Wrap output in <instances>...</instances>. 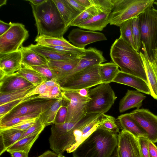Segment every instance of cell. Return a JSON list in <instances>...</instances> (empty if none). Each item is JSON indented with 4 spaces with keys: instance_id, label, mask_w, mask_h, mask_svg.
I'll use <instances>...</instances> for the list:
<instances>
[{
    "instance_id": "1",
    "label": "cell",
    "mask_w": 157,
    "mask_h": 157,
    "mask_svg": "<svg viewBox=\"0 0 157 157\" xmlns=\"http://www.w3.org/2000/svg\"><path fill=\"white\" fill-rule=\"evenodd\" d=\"M102 113H87L71 131L50 145V149L58 155L65 151L72 153L78 146L98 128Z\"/></svg>"
},
{
    "instance_id": "2",
    "label": "cell",
    "mask_w": 157,
    "mask_h": 157,
    "mask_svg": "<svg viewBox=\"0 0 157 157\" xmlns=\"http://www.w3.org/2000/svg\"><path fill=\"white\" fill-rule=\"evenodd\" d=\"M30 4L37 29V36L63 37L68 27L66 26L53 0H46L37 6Z\"/></svg>"
},
{
    "instance_id": "3",
    "label": "cell",
    "mask_w": 157,
    "mask_h": 157,
    "mask_svg": "<svg viewBox=\"0 0 157 157\" xmlns=\"http://www.w3.org/2000/svg\"><path fill=\"white\" fill-rule=\"evenodd\" d=\"M98 128L72 153L73 157H111L116 151L117 135Z\"/></svg>"
},
{
    "instance_id": "4",
    "label": "cell",
    "mask_w": 157,
    "mask_h": 157,
    "mask_svg": "<svg viewBox=\"0 0 157 157\" xmlns=\"http://www.w3.org/2000/svg\"><path fill=\"white\" fill-rule=\"evenodd\" d=\"M110 56L121 71L140 78L148 83L140 53L122 39L119 37L114 41L110 49Z\"/></svg>"
},
{
    "instance_id": "5",
    "label": "cell",
    "mask_w": 157,
    "mask_h": 157,
    "mask_svg": "<svg viewBox=\"0 0 157 157\" xmlns=\"http://www.w3.org/2000/svg\"><path fill=\"white\" fill-rule=\"evenodd\" d=\"M154 0H114L113 9L110 14L109 24L120 26L125 21L139 16L153 7Z\"/></svg>"
},
{
    "instance_id": "6",
    "label": "cell",
    "mask_w": 157,
    "mask_h": 157,
    "mask_svg": "<svg viewBox=\"0 0 157 157\" xmlns=\"http://www.w3.org/2000/svg\"><path fill=\"white\" fill-rule=\"evenodd\" d=\"M88 97L91 99L86 105L87 113L105 114L111 109L116 98L109 83H102L89 89Z\"/></svg>"
},
{
    "instance_id": "7",
    "label": "cell",
    "mask_w": 157,
    "mask_h": 157,
    "mask_svg": "<svg viewBox=\"0 0 157 157\" xmlns=\"http://www.w3.org/2000/svg\"><path fill=\"white\" fill-rule=\"evenodd\" d=\"M150 7L139 16L141 43L148 56H153L157 46V11Z\"/></svg>"
},
{
    "instance_id": "8",
    "label": "cell",
    "mask_w": 157,
    "mask_h": 157,
    "mask_svg": "<svg viewBox=\"0 0 157 157\" xmlns=\"http://www.w3.org/2000/svg\"><path fill=\"white\" fill-rule=\"evenodd\" d=\"M99 65L87 67L76 73L61 86L62 90H78L102 83L99 73Z\"/></svg>"
},
{
    "instance_id": "9",
    "label": "cell",
    "mask_w": 157,
    "mask_h": 157,
    "mask_svg": "<svg viewBox=\"0 0 157 157\" xmlns=\"http://www.w3.org/2000/svg\"><path fill=\"white\" fill-rule=\"evenodd\" d=\"M37 95L31 96L27 100L20 104L2 118L0 124L9 121L14 118L34 112L41 114L46 111L57 99L36 98Z\"/></svg>"
},
{
    "instance_id": "10",
    "label": "cell",
    "mask_w": 157,
    "mask_h": 157,
    "mask_svg": "<svg viewBox=\"0 0 157 157\" xmlns=\"http://www.w3.org/2000/svg\"><path fill=\"white\" fill-rule=\"evenodd\" d=\"M64 104L67 108L66 122L80 121L86 115V105L91 99L80 95L77 90H62Z\"/></svg>"
},
{
    "instance_id": "11",
    "label": "cell",
    "mask_w": 157,
    "mask_h": 157,
    "mask_svg": "<svg viewBox=\"0 0 157 157\" xmlns=\"http://www.w3.org/2000/svg\"><path fill=\"white\" fill-rule=\"evenodd\" d=\"M29 31L20 23H13L10 28L0 36V54L18 50L29 36Z\"/></svg>"
},
{
    "instance_id": "12",
    "label": "cell",
    "mask_w": 157,
    "mask_h": 157,
    "mask_svg": "<svg viewBox=\"0 0 157 157\" xmlns=\"http://www.w3.org/2000/svg\"><path fill=\"white\" fill-rule=\"evenodd\" d=\"M116 152L117 157H143L138 138L124 130L117 135Z\"/></svg>"
},
{
    "instance_id": "13",
    "label": "cell",
    "mask_w": 157,
    "mask_h": 157,
    "mask_svg": "<svg viewBox=\"0 0 157 157\" xmlns=\"http://www.w3.org/2000/svg\"><path fill=\"white\" fill-rule=\"evenodd\" d=\"M128 114L145 131L149 140L157 142V116L145 109H136Z\"/></svg>"
},
{
    "instance_id": "14",
    "label": "cell",
    "mask_w": 157,
    "mask_h": 157,
    "mask_svg": "<svg viewBox=\"0 0 157 157\" xmlns=\"http://www.w3.org/2000/svg\"><path fill=\"white\" fill-rule=\"evenodd\" d=\"M78 57L79 59V60L77 64L69 73L62 85L68 79L78 72L87 67L100 64L106 61L103 56L102 52L94 48L89 47L86 49H85L84 51Z\"/></svg>"
},
{
    "instance_id": "15",
    "label": "cell",
    "mask_w": 157,
    "mask_h": 157,
    "mask_svg": "<svg viewBox=\"0 0 157 157\" xmlns=\"http://www.w3.org/2000/svg\"><path fill=\"white\" fill-rule=\"evenodd\" d=\"M67 38L75 47L85 48L87 45L95 42L107 40L105 35L101 33L74 29L70 32Z\"/></svg>"
},
{
    "instance_id": "16",
    "label": "cell",
    "mask_w": 157,
    "mask_h": 157,
    "mask_svg": "<svg viewBox=\"0 0 157 157\" xmlns=\"http://www.w3.org/2000/svg\"><path fill=\"white\" fill-rule=\"evenodd\" d=\"M78 56L75 59L69 60L48 61V65L52 71L53 78L56 80L60 86L77 64L79 60Z\"/></svg>"
},
{
    "instance_id": "17",
    "label": "cell",
    "mask_w": 157,
    "mask_h": 157,
    "mask_svg": "<svg viewBox=\"0 0 157 157\" xmlns=\"http://www.w3.org/2000/svg\"><path fill=\"white\" fill-rule=\"evenodd\" d=\"M22 54L20 49L6 53L0 54V70L6 75L14 74L21 68Z\"/></svg>"
},
{
    "instance_id": "18",
    "label": "cell",
    "mask_w": 157,
    "mask_h": 157,
    "mask_svg": "<svg viewBox=\"0 0 157 157\" xmlns=\"http://www.w3.org/2000/svg\"><path fill=\"white\" fill-rule=\"evenodd\" d=\"M112 82L129 86L137 91L148 95H151L148 83L135 76L119 71Z\"/></svg>"
},
{
    "instance_id": "19",
    "label": "cell",
    "mask_w": 157,
    "mask_h": 157,
    "mask_svg": "<svg viewBox=\"0 0 157 157\" xmlns=\"http://www.w3.org/2000/svg\"><path fill=\"white\" fill-rule=\"evenodd\" d=\"M32 50L50 60H69L76 58L78 56L68 55L60 52L54 48L40 45L31 44L28 46Z\"/></svg>"
},
{
    "instance_id": "20",
    "label": "cell",
    "mask_w": 157,
    "mask_h": 157,
    "mask_svg": "<svg viewBox=\"0 0 157 157\" xmlns=\"http://www.w3.org/2000/svg\"><path fill=\"white\" fill-rule=\"evenodd\" d=\"M32 85L20 77L13 75H6L0 80V93H9Z\"/></svg>"
},
{
    "instance_id": "21",
    "label": "cell",
    "mask_w": 157,
    "mask_h": 157,
    "mask_svg": "<svg viewBox=\"0 0 157 157\" xmlns=\"http://www.w3.org/2000/svg\"><path fill=\"white\" fill-rule=\"evenodd\" d=\"M146 96L138 91L128 90L119 104L120 113H123L131 109H139L142 105L143 101Z\"/></svg>"
},
{
    "instance_id": "22",
    "label": "cell",
    "mask_w": 157,
    "mask_h": 157,
    "mask_svg": "<svg viewBox=\"0 0 157 157\" xmlns=\"http://www.w3.org/2000/svg\"><path fill=\"white\" fill-rule=\"evenodd\" d=\"M142 44L144 53L140 52V54L143 63L151 95L157 100V79L151 62L150 57L148 55L144 44Z\"/></svg>"
},
{
    "instance_id": "23",
    "label": "cell",
    "mask_w": 157,
    "mask_h": 157,
    "mask_svg": "<svg viewBox=\"0 0 157 157\" xmlns=\"http://www.w3.org/2000/svg\"><path fill=\"white\" fill-rule=\"evenodd\" d=\"M110 14L99 13L82 22L77 26L93 31H101L109 24Z\"/></svg>"
},
{
    "instance_id": "24",
    "label": "cell",
    "mask_w": 157,
    "mask_h": 157,
    "mask_svg": "<svg viewBox=\"0 0 157 157\" xmlns=\"http://www.w3.org/2000/svg\"><path fill=\"white\" fill-rule=\"evenodd\" d=\"M117 121L122 130L128 131L137 138L140 137L147 138V134L145 131L129 116L128 113L119 116Z\"/></svg>"
},
{
    "instance_id": "25",
    "label": "cell",
    "mask_w": 157,
    "mask_h": 157,
    "mask_svg": "<svg viewBox=\"0 0 157 157\" xmlns=\"http://www.w3.org/2000/svg\"><path fill=\"white\" fill-rule=\"evenodd\" d=\"M25 132L12 128L0 129V155L19 140Z\"/></svg>"
},
{
    "instance_id": "26",
    "label": "cell",
    "mask_w": 157,
    "mask_h": 157,
    "mask_svg": "<svg viewBox=\"0 0 157 157\" xmlns=\"http://www.w3.org/2000/svg\"><path fill=\"white\" fill-rule=\"evenodd\" d=\"M13 75L24 78L35 86L48 80L29 66L23 64H21L20 69Z\"/></svg>"
},
{
    "instance_id": "27",
    "label": "cell",
    "mask_w": 157,
    "mask_h": 157,
    "mask_svg": "<svg viewBox=\"0 0 157 157\" xmlns=\"http://www.w3.org/2000/svg\"><path fill=\"white\" fill-rule=\"evenodd\" d=\"M66 26L69 27L72 21L80 13L75 9L66 0H53Z\"/></svg>"
},
{
    "instance_id": "28",
    "label": "cell",
    "mask_w": 157,
    "mask_h": 157,
    "mask_svg": "<svg viewBox=\"0 0 157 157\" xmlns=\"http://www.w3.org/2000/svg\"><path fill=\"white\" fill-rule=\"evenodd\" d=\"M22 54V63L29 66L48 64V61L44 57L31 50L28 46H22L20 49Z\"/></svg>"
},
{
    "instance_id": "29",
    "label": "cell",
    "mask_w": 157,
    "mask_h": 157,
    "mask_svg": "<svg viewBox=\"0 0 157 157\" xmlns=\"http://www.w3.org/2000/svg\"><path fill=\"white\" fill-rule=\"evenodd\" d=\"M120 71L118 66L113 62L99 65V73L102 83L112 82Z\"/></svg>"
},
{
    "instance_id": "30",
    "label": "cell",
    "mask_w": 157,
    "mask_h": 157,
    "mask_svg": "<svg viewBox=\"0 0 157 157\" xmlns=\"http://www.w3.org/2000/svg\"><path fill=\"white\" fill-rule=\"evenodd\" d=\"M42 131H41L34 133L19 140L8 148L6 151H21L29 153Z\"/></svg>"
},
{
    "instance_id": "31",
    "label": "cell",
    "mask_w": 157,
    "mask_h": 157,
    "mask_svg": "<svg viewBox=\"0 0 157 157\" xmlns=\"http://www.w3.org/2000/svg\"><path fill=\"white\" fill-rule=\"evenodd\" d=\"M63 105V98L57 99L48 109L40 115L39 118L45 126L53 123L59 109Z\"/></svg>"
},
{
    "instance_id": "32",
    "label": "cell",
    "mask_w": 157,
    "mask_h": 157,
    "mask_svg": "<svg viewBox=\"0 0 157 157\" xmlns=\"http://www.w3.org/2000/svg\"><path fill=\"white\" fill-rule=\"evenodd\" d=\"M35 87L32 85L9 93H0V105L25 98L26 95Z\"/></svg>"
},
{
    "instance_id": "33",
    "label": "cell",
    "mask_w": 157,
    "mask_h": 157,
    "mask_svg": "<svg viewBox=\"0 0 157 157\" xmlns=\"http://www.w3.org/2000/svg\"><path fill=\"white\" fill-rule=\"evenodd\" d=\"M35 41L36 44L43 46L51 45L70 48L75 47L63 37H56L43 35L36 36Z\"/></svg>"
},
{
    "instance_id": "34",
    "label": "cell",
    "mask_w": 157,
    "mask_h": 157,
    "mask_svg": "<svg viewBox=\"0 0 157 157\" xmlns=\"http://www.w3.org/2000/svg\"><path fill=\"white\" fill-rule=\"evenodd\" d=\"M120 127L116 119L113 117L103 114L98 128L118 134Z\"/></svg>"
},
{
    "instance_id": "35",
    "label": "cell",
    "mask_w": 157,
    "mask_h": 157,
    "mask_svg": "<svg viewBox=\"0 0 157 157\" xmlns=\"http://www.w3.org/2000/svg\"><path fill=\"white\" fill-rule=\"evenodd\" d=\"M132 20L131 19L125 21L120 26V37L138 52L133 40L132 30Z\"/></svg>"
},
{
    "instance_id": "36",
    "label": "cell",
    "mask_w": 157,
    "mask_h": 157,
    "mask_svg": "<svg viewBox=\"0 0 157 157\" xmlns=\"http://www.w3.org/2000/svg\"><path fill=\"white\" fill-rule=\"evenodd\" d=\"M100 13H101L96 7L92 6L80 13L71 23L69 27L77 26L82 22Z\"/></svg>"
},
{
    "instance_id": "37",
    "label": "cell",
    "mask_w": 157,
    "mask_h": 157,
    "mask_svg": "<svg viewBox=\"0 0 157 157\" xmlns=\"http://www.w3.org/2000/svg\"><path fill=\"white\" fill-rule=\"evenodd\" d=\"M62 98V91L60 85L47 87L43 94L37 95L36 98L59 99Z\"/></svg>"
},
{
    "instance_id": "38",
    "label": "cell",
    "mask_w": 157,
    "mask_h": 157,
    "mask_svg": "<svg viewBox=\"0 0 157 157\" xmlns=\"http://www.w3.org/2000/svg\"><path fill=\"white\" fill-rule=\"evenodd\" d=\"M41 114L38 112H34L14 118L9 121L0 124V129H6L25 120L39 117Z\"/></svg>"
},
{
    "instance_id": "39",
    "label": "cell",
    "mask_w": 157,
    "mask_h": 157,
    "mask_svg": "<svg viewBox=\"0 0 157 157\" xmlns=\"http://www.w3.org/2000/svg\"><path fill=\"white\" fill-rule=\"evenodd\" d=\"M92 5L101 13H110L114 6V0H91Z\"/></svg>"
},
{
    "instance_id": "40",
    "label": "cell",
    "mask_w": 157,
    "mask_h": 157,
    "mask_svg": "<svg viewBox=\"0 0 157 157\" xmlns=\"http://www.w3.org/2000/svg\"><path fill=\"white\" fill-rule=\"evenodd\" d=\"M132 30L133 40L138 51L142 44L141 33L139 16L132 19Z\"/></svg>"
},
{
    "instance_id": "41",
    "label": "cell",
    "mask_w": 157,
    "mask_h": 157,
    "mask_svg": "<svg viewBox=\"0 0 157 157\" xmlns=\"http://www.w3.org/2000/svg\"><path fill=\"white\" fill-rule=\"evenodd\" d=\"M30 97L24 98L0 105V118H2L16 106L29 99Z\"/></svg>"
},
{
    "instance_id": "42",
    "label": "cell",
    "mask_w": 157,
    "mask_h": 157,
    "mask_svg": "<svg viewBox=\"0 0 157 157\" xmlns=\"http://www.w3.org/2000/svg\"><path fill=\"white\" fill-rule=\"evenodd\" d=\"M45 127L38 117L34 124L24 132L20 140L34 133L43 131Z\"/></svg>"
},
{
    "instance_id": "43",
    "label": "cell",
    "mask_w": 157,
    "mask_h": 157,
    "mask_svg": "<svg viewBox=\"0 0 157 157\" xmlns=\"http://www.w3.org/2000/svg\"><path fill=\"white\" fill-rule=\"evenodd\" d=\"M39 117L25 120L7 128L15 129L25 131L34 124Z\"/></svg>"
},
{
    "instance_id": "44",
    "label": "cell",
    "mask_w": 157,
    "mask_h": 157,
    "mask_svg": "<svg viewBox=\"0 0 157 157\" xmlns=\"http://www.w3.org/2000/svg\"><path fill=\"white\" fill-rule=\"evenodd\" d=\"M29 67L47 78L48 80L53 78L52 73L48 64Z\"/></svg>"
},
{
    "instance_id": "45",
    "label": "cell",
    "mask_w": 157,
    "mask_h": 157,
    "mask_svg": "<svg viewBox=\"0 0 157 157\" xmlns=\"http://www.w3.org/2000/svg\"><path fill=\"white\" fill-rule=\"evenodd\" d=\"M67 108L65 105L62 106L59 109L53 124H59L66 122L67 115Z\"/></svg>"
},
{
    "instance_id": "46",
    "label": "cell",
    "mask_w": 157,
    "mask_h": 157,
    "mask_svg": "<svg viewBox=\"0 0 157 157\" xmlns=\"http://www.w3.org/2000/svg\"><path fill=\"white\" fill-rule=\"evenodd\" d=\"M138 139L142 157H150L148 145V139L147 137H140Z\"/></svg>"
},
{
    "instance_id": "47",
    "label": "cell",
    "mask_w": 157,
    "mask_h": 157,
    "mask_svg": "<svg viewBox=\"0 0 157 157\" xmlns=\"http://www.w3.org/2000/svg\"><path fill=\"white\" fill-rule=\"evenodd\" d=\"M47 87L44 82L36 86L31 91L25 96L27 98L35 95H39L44 94L46 91Z\"/></svg>"
},
{
    "instance_id": "48",
    "label": "cell",
    "mask_w": 157,
    "mask_h": 157,
    "mask_svg": "<svg viewBox=\"0 0 157 157\" xmlns=\"http://www.w3.org/2000/svg\"><path fill=\"white\" fill-rule=\"evenodd\" d=\"M66 1L76 10L81 13L86 9L76 0H66Z\"/></svg>"
},
{
    "instance_id": "49",
    "label": "cell",
    "mask_w": 157,
    "mask_h": 157,
    "mask_svg": "<svg viewBox=\"0 0 157 157\" xmlns=\"http://www.w3.org/2000/svg\"><path fill=\"white\" fill-rule=\"evenodd\" d=\"M13 23L11 22L9 23H6L0 20V36L7 32L11 27Z\"/></svg>"
},
{
    "instance_id": "50",
    "label": "cell",
    "mask_w": 157,
    "mask_h": 157,
    "mask_svg": "<svg viewBox=\"0 0 157 157\" xmlns=\"http://www.w3.org/2000/svg\"><path fill=\"white\" fill-rule=\"evenodd\" d=\"M148 145L150 157H157V146L149 140Z\"/></svg>"
},
{
    "instance_id": "51",
    "label": "cell",
    "mask_w": 157,
    "mask_h": 157,
    "mask_svg": "<svg viewBox=\"0 0 157 157\" xmlns=\"http://www.w3.org/2000/svg\"><path fill=\"white\" fill-rule=\"evenodd\" d=\"M10 154L11 157H28V154L21 151H12L8 152Z\"/></svg>"
},
{
    "instance_id": "52",
    "label": "cell",
    "mask_w": 157,
    "mask_h": 157,
    "mask_svg": "<svg viewBox=\"0 0 157 157\" xmlns=\"http://www.w3.org/2000/svg\"><path fill=\"white\" fill-rule=\"evenodd\" d=\"M82 6L86 9L89 8L92 6V5L91 0H76Z\"/></svg>"
},
{
    "instance_id": "53",
    "label": "cell",
    "mask_w": 157,
    "mask_h": 157,
    "mask_svg": "<svg viewBox=\"0 0 157 157\" xmlns=\"http://www.w3.org/2000/svg\"><path fill=\"white\" fill-rule=\"evenodd\" d=\"M58 155L53 151L48 150L36 157H58Z\"/></svg>"
},
{
    "instance_id": "54",
    "label": "cell",
    "mask_w": 157,
    "mask_h": 157,
    "mask_svg": "<svg viewBox=\"0 0 157 157\" xmlns=\"http://www.w3.org/2000/svg\"><path fill=\"white\" fill-rule=\"evenodd\" d=\"M44 83L47 87L60 85L56 80L54 78L48 80L44 82Z\"/></svg>"
},
{
    "instance_id": "55",
    "label": "cell",
    "mask_w": 157,
    "mask_h": 157,
    "mask_svg": "<svg viewBox=\"0 0 157 157\" xmlns=\"http://www.w3.org/2000/svg\"><path fill=\"white\" fill-rule=\"evenodd\" d=\"M89 90V89L88 88L82 89L77 91L78 93L81 96L84 97H88Z\"/></svg>"
},
{
    "instance_id": "56",
    "label": "cell",
    "mask_w": 157,
    "mask_h": 157,
    "mask_svg": "<svg viewBox=\"0 0 157 157\" xmlns=\"http://www.w3.org/2000/svg\"><path fill=\"white\" fill-rule=\"evenodd\" d=\"M26 1L30 2V3L34 5L37 6L42 4L46 0H27Z\"/></svg>"
},
{
    "instance_id": "57",
    "label": "cell",
    "mask_w": 157,
    "mask_h": 157,
    "mask_svg": "<svg viewBox=\"0 0 157 157\" xmlns=\"http://www.w3.org/2000/svg\"><path fill=\"white\" fill-rule=\"evenodd\" d=\"M152 57L157 63V46L155 50Z\"/></svg>"
},
{
    "instance_id": "58",
    "label": "cell",
    "mask_w": 157,
    "mask_h": 157,
    "mask_svg": "<svg viewBox=\"0 0 157 157\" xmlns=\"http://www.w3.org/2000/svg\"><path fill=\"white\" fill-rule=\"evenodd\" d=\"M7 2L6 0H0V6L4 5H6Z\"/></svg>"
},
{
    "instance_id": "59",
    "label": "cell",
    "mask_w": 157,
    "mask_h": 157,
    "mask_svg": "<svg viewBox=\"0 0 157 157\" xmlns=\"http://www.w3.org/2000/svg\"><path fill=\"white\" fill-rule=\"evenodd\" d=\"M111 157H117V154H116V151H115V153H114V154Z\"/></svg>"
},
{
    "instance_id": "60",
    "label": "cell",
    "mask_w": 157,
    "mask_h": 157,
    "mask_svg": "<svg viewBox=\"0 0 157 157\" xmlns=\"http://www.w3.org/2000/svg\"><path fill=\"white\" fill-rule=\"evenodd\" d=\"M154 4H155L157 6V0H155Z\"/></svg>"
},
{
    "instance_id": "61",
    "label": "cell",
    "mask_w": 157,
    "mask_h": 157,
    "mask_svg": "<svg viewBox=\"0 0 157 157\" xmlns=\"http://www.w3.org/2000/svg\"><path fill=\"white\" fill-rule=\"evenodd\" d=\"M64 156L62 155H59L58 157H63Z\"/></svg>"
},
{
    "instance_id": "62",
    "label": "cell",
    "mask_w": 157,
    "mask_h": 157,
    "mask_svg": "<svg viewBox=\"0 0 157 157\" xmlns=\"http://www.w3.org/2000/svg\"><path fill=\"white\" fill-rule=\"evenodd\" d=\"M63 157H65L64 156Z\"/></svg>"
},
{
    "instance_id": "63",
    "label": "cell",
    "mask_w": 157,
    "mask_h": 157,
    "mask_svg": "<svg viewBox=\"0 0 157 157\" xmlns=\"http://www.w3.org/2000/svg\"></svg>"
}]
</instances>
